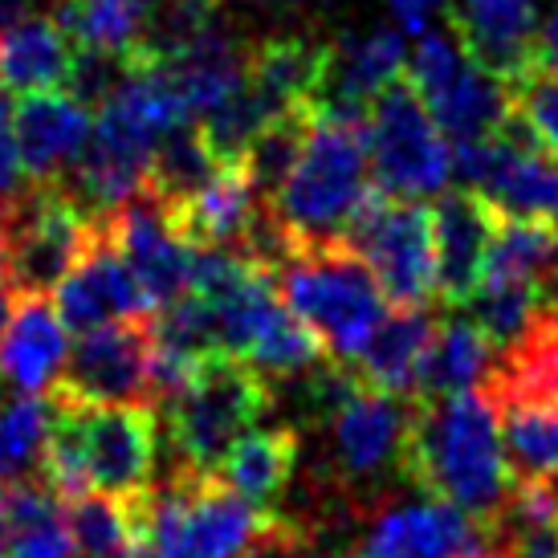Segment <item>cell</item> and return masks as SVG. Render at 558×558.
Returning <instances> with one entry per match:
<instances>
[{"label": "cell", "mask_w": 558, "mask_h": 558, "mask_svg": "<svg viewBox=\"0 0 558 558\" xmlns=\"http://www.w3.org/2000/svg\"><path fill=\"white\" fill-rule=\"evenodd\" d=\"M400 473L420 494L440 497L494 526L513 494L494 391L473 388L440 400H416L403 436Z\"/></svg>", "instance_id": "1"}, {"label": "cell", "mask_w": 558, "mask_h": 558, "mask_svg": "<svg viewBox=\"0 0 558 558\" xmlns=\"http://www.w3.org/2000/svg\"><path fill=\"white\" fill-rule=\"evenodd\" d=\"M41 473L53 494H107L140 501L156 485L159 428L140 403H74L53 400Z\"/></svg>", "instance_id": "2"}, {"label": "cell", "mask_w": 558, "mask_h": 558, "mask_svg": "<svg viewBox=\"0 0 558 558\" xmlns=\"http://www.w3.org/2000/svg\"><path fill=\"white\" fill-rule=\"evenodd\" d=\"M372 192L367 123L314 114L311 140L302 147L294 171L286 175V184L269 196V208L298 248L342 245L347 225Z\"/></svg>", "instance_id": "3"}, {"label": "cell", "mask_w": 558, "mask_h": 558, "mask_svg": "<svg viewBox=\"0 0 558 558\" xmlns=\"http://www.w3.org/2000/svg\"><path fill=\"white\" fill-rule=\"evenodd\" d=\"M269 408H274V384L248 359L229 351H213L201 359L184 391L163 403L168 440L180 469L217 477L229 449L262 424Z\"/></svg>", "instance_id": "4"}, {"label": "cell", "mask_w": 558, "mask_h": 558, "mask_svg": "<svg viewBox=\"0 0 558 558\" xmlns=\"http://www.w3.org/2000/svg\"><path fill=\"white\" fill-rule=\"evenodd\" d=\"M274 281L281 302L342 363H355L363 342L388 314V298L375 274L347 245L294 248V257L274 274Z\"/></svg>", "instance_id": "5"}, {"label": "cell", "mask_w": 558, "mask_h": 558, "mask_svg": "<svg viewBox=\"0 0 558 558\" xmlns=\"http://www.w3.org/2000/svg\"><path fill=\"white\" fill-rule=\"evenodd\" d=\"M94 220L65 184H29L0 208V262L16 298H49L98 241Z\"/></svg>", "instance_id": "6"}, {"label": "cell", "mask_w": 558, "mask_h": 558, "mask_svg": "<svg viewBox=\"0 0 558 558\" xmlns=\"http://www.w3.org/2000/svg\"><path fill=\"white\" fill-rule=\"evenodd\" d=\"M367 156L379 192L400 201L440 196L452 180V143L408 78L391 82L367 110Z\"/></svg>", "instance_id": "7"}, {"label": "cell", "mask_w": 558, "mask_h": 558, "mask_svg": "<svg viewBox=\"0 0 558 558\" xmlns=\"http://www.w3.org/2000/svg\"><path fill=\"white\" fill-rule=\"evenodd\" d=\"M342 245L363 257L391 306H428L436 298L433 208L424 201H400L375 187L347 225Z\"/></svg>", "instance_id": "8"}, {"label": "cell", "mask_w": 558, "mask_h": 558, "mask_svg": "<svg viewBox=\"0 0 558 558\" xmlns=\"http://www.w3.org/2000/svg\"><path fill=\"white\" fill-rule=\"evenodd\" d=\"M452 168L465 187L481 192L506 220H555L558 217V159L534 140L518 110L494 135L457 143Z\"/></svg>", "instance_id": "9"}, {"label": "cell", "mask_w": 558, "mask_h": 558, "mask_svg": "<svg viewBox=\"0 0 558 558\" xmlns=\"http://www.w3.org/2000/svg\"><path fill=\"white\" fill-rule=\"evenodd\" d=\"M151 323H119L82 330L78 347L65 359L58 384L46 391L53 400L74 403H140L151 396Z\"/></svg>", "instance_id": "10"}, {"label": "cell", "mask_w": 558, "mask_h": 558, "mask_svg": "<svg viewBox=\"0 0 558 558\" xmlns=\"http://www.w3.org/2000/svg\"><path fill=\"white\" fill-rule=\"evenodd\" d=\"M416 412V396L379 391L359 379L342 403L323 420L330 433V473L339 485L372 481L388 469H400L403 436Z\"/></svg>", "instance_id": "11"}, {"label": "cell", "mask_w": 558, "mask_h": 558, "mask_svg": "<svg viewBox=\"0 0 558 558\" xmlns=\"http://www.w3.org/2000/svg\"><path fill=\"white\" fill-rule=\"evenodd\" d=\"M102 233L110 236V245L119 248L126 269L135 274L140 290L151 302V311L168 306V302H175V298H184L192 290L196 245L175 229L163 201H156L147 187L102 220Z\"/></svg>", "instance_id": "12"}, {"label": "cell", "mask_w": 558, "mask_h": 558, "mask_svg": "<svg viewBox=\"0 0 558 558\" xmlns=\"http://www.w3.org/2000/svg\"><path fill=\"white\" fill-rule=\"evenodd\" d=\"M408 49L396 25H372L367 33H342L326 46L323 90L314 98V114L367 123V110L391 82L403 78Z\"/></svg>", "instance_id": "13"}, {"label": "cell", "mask_w": 558, "mask_h": 558, "mask_svg": "<svg viewBox=\"0 0 558 558\" xmlns=\"http://www.w3.org/2000/svg\"><path fill=\"white\" fill-rule=\"evenodd\" d=\"M94 110L82 107L74 94L41 90L25 94L13 110L16 151L29 184H65L70 168L78 163L82 147L90 140Z\"/></svg>", "instance_id": "14"}, {"label": "cell", "mask_w": 558, "mask_h": 558, "mask_svg": "<svg viewBox=\"0 0 558 558\" xmlns=\"http://www.w3.org/2000/svg\"><path fill=\"white\" fill-rule=\"evenodd\" d=\"M168 82L175 86L180 102L187 107L192 119H204L208 110H217L229 94H236L248 78V62H253V41L236 37V33L220 29L217 16L184 37L180 46L156 53Z\"/></svg>", "instance_id": "15"}, {"label": "cell", "mask_w": 558, "mask_h": 558, "mask_svg": "<svg viewBox=\"0 0 558 558\" xmlns=\"http://www.w3.org/2000/svg\"><path fill=\"white\" fill-rule=\"evenodd\" d=\"M497 213L473 187L440 192L433 208V236H436V298L445 306H461L473 286L485 274L489 241L497 233Z\"/></svg>", "instance_id": "16"}, {"label": "cell", "mask_w": 558, "mask_h": 558, "mask_svg": "<svg viewBox=\"0 0 558 558\" xmlns=\"http://www.w3.org/2000/svg\"><path fill=\"white\" fill-rule=\"evenodd\" d=\"M53 306L70 330H94V326L119 323V318H147L151 302L140 290L135 274L126 269L119 248L107 233H98L86 257H82L53 290Z\"/></svg>", "instance_id": "17"}, {"label": "cell", "mask_w": 558, "mask_h": 558, "mask_svg": "<svg viewBox=\"0 0 558 558\" xmlns=\"http://www.w3.org/2000/svg\"><path fill=\"white\" fill-rule=\"evenodd\" d=\"M449 25L465 41L469 58L510 86L526 70H534V37H538L534 0H461L457 9H449Z\"/></svg>", "instance_id": "18"}, {"label": "cell", "mask_w": 558, "mask_h": 558, "mask_svg": "<svg viewBox=\"0 0 558 558\" xmlns=\"http://www.w3.org/2000/svg\"><path fill=\"white\" fill-rule=\"evenodd\" d=\"M70 359V326L49 298H16L0 330V375L21 391L46 396Z\"/></svg>", "instance_id": "19"}, {"label": "cell", "mask_w": 558, "mask_h": 558, "mask_svg": "<svg viewBox=\"0 0 558 558\" xmlns=\"http://www.w3.org/2000/svg\"><path fill=\"white\" fill-rule=\"evenodd\" d=\"M302 461V440H298L294 424H269V428H253L236 440L229 457L220 461L217 477L253 501L265 513H281V501L290 494V481Z\"/></svg>", "instance_id": "20"}, {"label": "cell", "mask_w": 558, "mask_h": 558, "mask_svg": "<svg viewBox=\"0 0 558 558\" xmlns=\"http://www.w3.org/2000/svg\"><path fill=\"white\" fill-rule=\"evenodd\" d=\"M74 49H78L74 37L53 13L25 16L0 29V94L25 98V94L62 90Z\"/></svg>", "instance_id": "21"}, {"label": "cell", "mask_w": 558, "mask_h": 558, "mask_svg": "<svg viewBox=\"0 0 558 558\" xmlns=\"http://www.w3.org/2000/svg\"><path fill=\"white\" fill-rule=\"evenodd\" d=\"M257 208H262V196L253 192L241 163H220L208 184L196 187L168 213L175 229L196 248H241Z\"/></svg>", "instance_id": "22"}, {"label": "cell", "mask_w": 558, "mask_h": 558, "mask_svg": "<svg viewBox=\"0 0 558 558\" xmlns=\"http://www.w3.org/2000/svg\"><path fill=\"white\" fill-rule=\"evenodd\" d=\"M420 98L433 110L436 126L445 131L449 143H473L481 135H494L513 114L510 82L489 74L473 58H465L449 78L436 82L433 90H424Z\"/></svg>", "instance_id": "23"}, {"label": "cell", "mask_w": 558, "mask_h": 558, "mask_svg": "<svg viewBox=\"0 0 558 558\" xmlns=\"http://www.w3.org/2000/svg\"><path fill=\"white\" fill-rule=\"evenodd\" d=\"M494 372V342L485 339L473 318L465 314H449L436 318V330L416 367V400H440V396H457V391L485 388V379Z\"/></svg>", "instance_id": "24"}, {"label": "cell", "mask_w": 558, "mask_h": 558, "mask_svg": "<svg viewBox=\"0 0 558 558\" xmlns=\"http://www.w3.org/2000/svg\"><path fill=\"white\" fill-rule=\"evenodd\" d=\"M433 330L436 318L428 314V306H396L384 314L355 359L363 384H372L379 391H396V396H412L420 355L433 339Z\"/></svg>", "instance_id": "25"}, {"label": "cell", "mask_w": 558, "mask_h": 558, "mask_svg": "<svg viewBox=\"0 0 558 558\" xmlns=\"http://www.w3.org/2000/svg\"><path fill=\"white\" fill-rule=\"evenodd\" d=\"M326 46L318 37H302V33H274L262 46H253V62H248V78L253 86L274 98L281 110L311 107L323 90L326 74Z\"/></svg>", "instance_id": "26"}, {"label": "cell", "mask_w": 558, "mask_h": 558, "mask_svg": "<svg viewBox=\"0 0 558 558\" xmlns=\"http://www.w3.org/2000/svg\"><path fill=\"white\" fill-rule=\"evenodd\" d=\"M461 306L485 330L494 351H510L513 342L526 339L530 326L538 323L550 306H558V281L555 286H538V281L481 278Z\"/></svg>", "instance_id": "27"}, {"label": "cell", "mask_w": 558, "mask_h": 558, "mask_svg": "<svg viewBox=\"0 0 558 558\" xmlns=\"http://www.w3.org/2000/svg\"><path fill=\"white\" fill-rule=\"evenodd\" d=\"M53 16L82 49L140 53L147 46L151 0H62Z\"/></svg>", "instance_id": "28"}, {"label": "cell", "mask_w": 558, "mask_h": 558, "mask_svg": "<svg viewBox=\"0 0 558 558\" xmlns=\"http://www.w3.org/2000/svg\"><path fill=\"white\" fill-rule=\"evenodd\" d=\"M241 359H248L269 384H286V379H298L311 367H318L326 359V347L318 342L311 326L278 298L269 306V314L262 318V326L253 330V339H248Z\"/></svg>", "instance_id": "29"}, {"label": "cell", "mask_w": 558, "mask_h": 558, "mask_svg": "<svg viewBox=\"0 0 558 558\" xmlns=\"http://www.w3.org/2000/svg\"><path fill=\"white\" fill-rule=\"evenodd\" d=\"M506 465L518 481L558 477V403H497Z\"/></svg>", "instance_id": "30"}, {"label": "cell", "mask_w": 558, "mask_h": 558, "mask_svg": "<svg viewBox=\"0 0 558 558\" xmlns=\"http://www.w3.org/2000/svg\"><path fill=\"white\" fill-rule=\"evenodd\" d=\"M481 278H510V281H558V233L550 220H497V233L489 241L485 274Z\"/></svg>", "instance_id": "31"}, {"label": "cell", "mask_w": 558, "mask_h": 558, "mask_svg": "<svg viewBox=\"0 0 558 558\" xmlns=\"http://www.w3.org/2000/svg\"><path fill=\"white\" fill-rule=\"evenodd\" d=\"M311 126H314L311 107L281 110V114H274V119L253 135V143L245 147V156L236 159L262 201H269V196L286 184V175L294 171L302 147L311 140Z\"/></svg>", "instance_id": "32"}, {"label": "cell", "mask_w": 558, "mask_h": 558, "mask_svg": "<svg viewBox=\"0 0 558 558\" xmlns=\"http://www.w3.org/2000/svg\"><path fill=\"white\" fill-rule=\"evenodd\" d=\"M220 163L213 159L208 143H204L201 126H175L159 140L156 156H151V175H147V192L163 201V208H175L180 201H187L196 187H204L213 180V171Z\"/></svg>", "instance_id": "33"}, {"label": "cell", "mask_w": 558, "mask_h": 558, "mask_svg": "<svg viewBox=\"0 0 558 558\" xmlns=\"http://www.w3.org/2000/svg\"><path fill=\"white\" fill-rule=\"evenodd\" d=\"M53 420L49 396L21 391L9 403H0V485L25 477V469L41 461Z\"/></svg>", "instance_id": "34"}, {"label": "cell", "mask_w": 558, "mask_h": 558, "mask_svg": "<svg viewBox=\"0 0 558 558\" xmlns=\"http://www.w3.org/2000/svg\"><path fill=\"white\" fill-rule=\"evenodd\" d=\"M510 94H513L518 119H522V123L534 131V140L558 159V78L538 74V70H526V74L510 86Z\"/></svg>", "instance_id": "35"}, {"label": "cell", "mask_w": 558, "mask_h": 558, "mask_svg": "<svg viewBox=\"0 0 558 558\" xmlns=\"http://www.w3.org/2000/svg\"><path fill=\"white\" fill-rule=\"evenodd\" d=\"M501 558H558V518L546 522H501L494 526Z\"/></svg>", "instance_id": "36"}, {"label": "cell", "mask_w": 558, "mask_h": 558, "mask_svg": "<svg viewBox=\"0 0 558 558\" xmlns=\"http://www.w3.org/2000/svg\"><path fill=\"white\" fill-rule=\"evenodd\" d=\"M29 187L25 168H21V151H16V131H13V107L9 94H0V208L21 196Z\"/></svg>", "instance_id": "37"}, {"label": "cell", "mask_w": 558, "mask_h": 558, "mask_svg": "<svg viewBox=\"0 0 558 558\" xmlns=\"http://www.w3.org/2000/svg\"><path fill=\"white\" fill-rule=\"evenodd\" d=\"M403 33H424L433 29L436 13H449V0H388Z\"/></svg>", "instance_id": "38"}, {"label": "cell", "mask_w": 558, "mask_h": 558, "mask_svg": "<svg viewBox=\"0 0 558 558\" xmlns=\"http://www.w3.org/2000/svg\"><path fill=\"white\" fill-rule=\"evenodd\" d=\"M534 70L558 78V4L546 16H538V37H534Z\"/></svg>", "instance_id": "39"}, {"label": "cell", "mask_w": 558, "mask_h": 558, "mask_svg": "<svg viewBox=\"0 0 558 558\" xmlns=\"http://www.w3.org/2000/svg\"><path fill=\"white\" fill-rule=\"evenodd\" d=\"M62 0H0V29H9L16 21H25V16H37V13H53Z\"/></svg>", "instance_id": "40"}, {"label": "cell", "mask_w": 558, "mask_h": 558, "mask_svg": "<svg viewBox=\"0 0 558 558\" xmlns=\"http://www.w3.org/2000/svg\"><path fill=\"white\" fill-rule=\"evenodd\" d=\"M13 306H16V290L13 281H9V274H4V262H0V330L13 318Z\"/></svg>", "instance_id": "41"}, {"label": "cell", "mask_w": 558, "mask_h": 558, "mask_svg": "<svg viewBox=\"0 0 558 558\" xmlns=\"http://www.w3.org/2000/svg\"><path fill=\"white\" fill-rule=\"evenodd\" d=\"M135 558H196V555H187V550L168 543H140V555Z\"/></svg>", "instance_id": "42"}, {"label": "cell", "mask_w": 558, "mask_h": 558, "mask_svg": "<svg viewBox=\"0 0 558 558\" xmlns=\"http://www.w3.org/2000/svg\"><path fill=\"white\" fill-rule=\"evenodd\" d=\"M0 558H4V543H0Z\"/></svg>", "instance_id": "43"}, {"label": "cell", "mask_w": 558, "mask_h": 558, "mask_svg": "<svg viewBox=\"0 0 558 558\" xmlns=\"http://www.w3.org/2000/svg\"><path fill=\"white\" fill-rule=\"evenodd\" d=\"M555 233H558V229H555Z\"/></svg>", "instance_id": "44"}]
</instances>
